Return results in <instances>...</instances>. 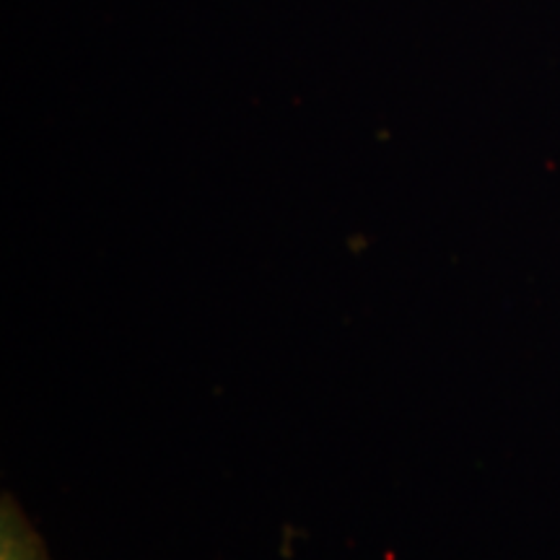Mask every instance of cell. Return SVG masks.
<instances>
[{
    "instance_id": "1",
    "label": "cell",
    "mask_w": 560,
    "mask_h": 560,
    "mask_svg": "<svg viewBox=\"0 0 560 560\" xmlns=\"http://www.w3.org/2000/svg\"><path fill=\"white\" fill-rule=\"evenodd\" d=\"M0 560H50L37 529L9 493H3L0 506Z\"/></svg>"
}]
</instances>
